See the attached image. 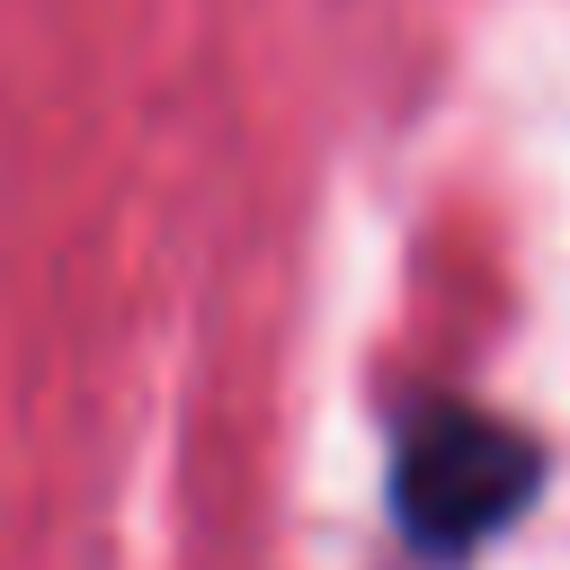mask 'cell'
Instances as JSON below:
<instances>
[{"label": "cell", "instance_id": "obj_1", "mask_svg": "<svg viewBox=\"0 0 570 570\" xmlns=\"http://www.w3.org/2000/svg\"><path fill=\"white\" fill-rule=\"evenodd\" d=\"M383 499L419 570H463L543 499V436L463 392H419L392 419Z\"/></svg>", "mask_w": 570, "mask_h": 570}]
</instances>
